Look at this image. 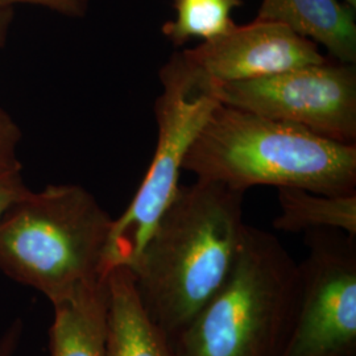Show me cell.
I'll use <instances>...</instances> for the list:
<instances>
[{
	"label": "cell",
	"mask_w": 356,
	"mask_h": 356,
	"mask_svg": "<svg viewBox=\"0 0 356 356\" xmlns=\"http://www.w3.org/2000/svg\"><path fill=\"white\" fill-rule=\"evenodd\" d=\"M300 301L282 356H356V243L339 229L305 232Z\"/></svg>",
	"instance_id": "7"
},
{
	"label": "cell",
	"mask_w": 356,
	"mask_h": 356,
	"mask_svg": "<svg viewBox=\"0 0 356 356\" xmlns=\"http://www.w3.org/2000/svg\"><path fill=\"white\" fill-rule=\"evenodd\" d=\"M244 193L195 179L172 202L129 268L149 318L173 342L227 279L242 242Z\"/></svg>",
	"instance_id": "1"
},
{
	"label": "cell",
	"mask_w": 356,
	"mask_h": 356,
	"mask_svg": "<svg viewBox=\"0 0 356 356\" xmlns=\"http://www.w3.org/2000/svg\"><path fill=\"white\" fill-rule=\"evenodd\" d=\"M113 218L81 185L28 191L0 218V270L51 305L106 280Z\"/></svg>",
	"instance_id": "4"
},
{
	"label": "cell",
	"mask_w": 356,
	"mask_h": 356,
	"mask_svg": "<svg viewBox=\"0 0 356 356\" xmlns=\"http://www.w3.org/2000/svg\"><path fill=\"white\" fill-rule=\"evenodd\" d=\"M254 20L288 26L325 47L332 60L356 63L355 8L342 0H263Z\"/></svg>",
	"instance_id": "10"
},
{
	"label": "cell",
	"mask_w": 356,
	"mask_h": 356,
	"mask_svg": "<svg viewBox=\"0 0 356 356\" xmlns=\"http://www.w3.org/2000/svg\"><path fill=\"white\" fill-rule=\"evenodd\" d=\"M211 91L222 104L355 144V64L326 60L273 76L216 83Z\"/></svg>",
	"instance_id": "6"
},
{
	"label": "cell",
	"mask_w": 356,
	"mask_h": 356,
	"mask_svg": "<svg viewBox=\"0 0 356 356\" xmlns=\"http://www.w3.org/2000/svg\"><path fill=\"white\" fill-rule=\"evenodd\" d=\"M13 17V10L11 7H1L0 6V45H3V42L7 38Z\"/></svg>",
	"instance_id": "18"
},
{
	"label": "cell",
	"mask_w": 356,
	"mask_h": 356,
	"mask_svg": "<svg viewBox=\"0 0 356 356\" xmlns=\"http://www.w3.org/2000/svg\"><path fill=\"white\" fill-rule=\"evenodd\" d=\"M104 356H176L170 339L145 312L127 267L107 275Z\"/></svg>",
	"instance_id": "9"
},
{
	"label": "cell",
	"mask_w": 356,
	"mask_h": 356,
	"mask_svg": "<svg viewBox=\"0 0 356 356\" xmlns=\"http://www.w3.org/2000/svg\"><path fill=\"white\" fill-rule=\"evenodd\" d=\"M28 191L22 169L0 173V218Z\"/></svg>",
	"instance_id": "15"
},
{
	"label": "cell",
	"mask_w": 356,
	"mask_h": 356,
	"mask_svg": "<svg viewBox=\"0 0 356 356\" xmlns=\"http://www.w3.org/2000/svg\"><path fill=\"white\" fill-rule=\"evenodd\" d=\"M22 141V129L13 116L0 108V173L22 169L17 151Z\"/></svg>",
	"instance_id": "14"
},
{
	"label": "cell",
	"mask_w": 356,
	"mask_h": 356,
	"mask_svg": "<svg viewBox=\"0 0 356 356\" xmlns=\"http://www.w3.org/2000/svg\"><path fill=\"white\" fill-rule=\"evenodd\" d=\"M281 213L273 227L284 232L339 229L356 238V193L326 195L300 188H277Z\"/></svg>",
	"instance_id": "12"
},
{
	"label": "cell",
	"mask_w": 356,
	"mask_h": 356,
	"mask_svg": "<svg viewBox=\"0 0 356 356\" xmlns=\"http://www.w3.org/2000/svg\"><path fill=\"white\" fill-rule=\"evenodd\" d=\"M90 0H0L1 7L15 4H35L70 17H82L88 13Z\"/></svg>",
	"instance_id": "16"
},
{
	"label": "cell",
	"mask_w": 356,
	"mask_h": 356,
	"mask_svg": "<svg viewBox=\"0 0 356 356\" xmlns=\"http://www.w3.org/2000/svg\"><path fill=\"white\" fill-rule=\"evenodd\" d=\"M163 92L156 99L157 141L149 168L126 211L113 220L104 254V275L131 268L177 193L178 178L191 144L219 104L213 91L200 85L178 51L160 69Z\"/></svg>",
	"instance_id": "5"
},
{
	"label": "cell",
	"mask_w": 356,
	"mask_h": 356,
	"mask_svg": "<svg viewBox=\"0 0 356 356\" xmlns=\"http://www.w3.org/2000/svg\"><path fill=\"white\" fill-rule=\"evenodd\" d=\"M186 70L204 88L273 76L327 58L312 40L273 22L254 20L227 33L178 51Z\"/></svg>",
	"instance_id": "8"
},
{
	"label": "cell",
	"mask_w": 356,
	"mask_h": 356,
	"mask_svg": "<svg viewBox=\"0 0 356 356\" xmlns=\"http://www.w3.org/2000/svg\"><path fill=\"white\" fill-rule=\"evenodd\" d=\"M300 268L270 232L245 225L229 276L172 342L176 356H282L300 301Z\"/></svg>",
	"instance_id": "3"
},
{
	"label": "cell",
	"mask_w": 356,
	"mask_h": 356,
	"mask_svg": "<svg viewBox=\"0 0 356 356\" xmlns=\"http://www.w3.org/2000/svg\"><path fill=\"white\" fill-rule=\"evenodd\" d=\"M51 306V356H104L107 277Z\"/></svg>",
	"instance_id": "11"
},
{
	"label": "cell",
	"mask_w": 356,
	"mask_h": 356,
	"mask_svg": "<svg viewBox=\"0 0 356 356\" xmlns=\"http://www.w3.org/2000/svg\"><path fill=\"white\" fill-rule=\"evenodd\" d=\"M182 169L242 193L275 186L348 195L356 193V144L219 103Z\"/></svg>",
	"instance_id": "2"
},
{
	"label": "cell",
	"mask_w": 356,
	"mask_h": 356,
	"mask_svg": "<svg viewBox=\"0 0 356 356\" xmlns=\"http://www.w3.org/2000/svg\"><path fill=\"white\" fill-rule=\"evenodd\" d=\"M243 0H175L177 16L161 28L175 47H182L191 38L204 41L222 36L235 26L231 13Z\"/></svg>",
	"instance_id": "13"
},
{
	"label": "cell",
	"mask_w": 356,
	"mask_h": 356,
	"mask_svg": "<svg viewBox=\"0 0 356 356\" xmlns=\"http://www.w3.org/2000/svg\"><path fill=\"white\" fill-rule=\"evenodd\" d=\"M23 319L16 318L0 337V356H15L23 338Z\"/></svg>",
	"instance_id": "17"
}]
</instances>
